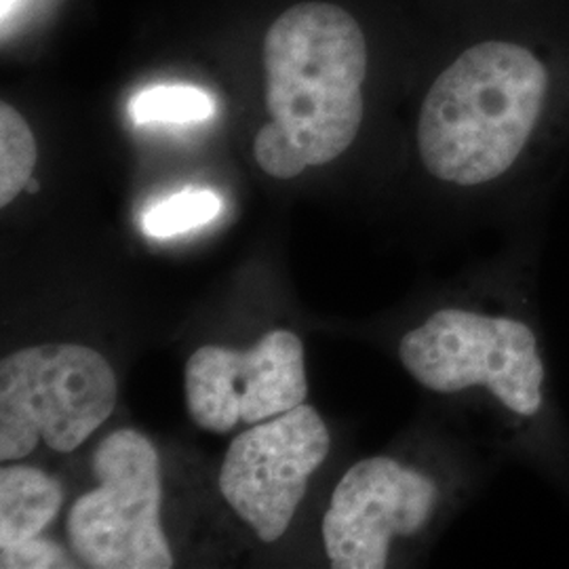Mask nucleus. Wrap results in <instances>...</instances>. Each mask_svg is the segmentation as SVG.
I'll use <instances>...</instances> for the list:
<instances>
[{
    "mask_svg": "<svg viewBox=\"0 0 569 569\" xmlns=\"http://www.w3.org/2000/svg\"><path fill=\"white\" fill-rule=\"evenodd\" d=\"M266 110L253 154L268 176L291 180L336 161L363 122L367 44L361 26L331 2H300L268 28Z\"/></svg>",
    "mask_w": 569,
    "mask_h": 569,
    "instance_id": "1",
    "label": "nucleus"
},
{
    "mask_svg": "<svg viewBox=\"0 0 569 569\" xmlns=\"http://www.w3.org/2000/svg\"><path fill=\"white\" fill-rule=\"evenodd\" d=\"M549 74L531 51L483 42L432 82L418 121V150L430 176L479 186L507 173L533 133Z\"/></svg>",
    "mask_w": 569,
    "mask_h": 569,
    "instance_id": "2",
    "label": "nucleus"
},
{
    "mask_svg": "<svg viewBox=\"0 0 569 569\" xmlns=\"http://www.w3.org/2000/svg\"><path fill=\"white\" fill-rule=\"evenodd\" d=\"M110 363L89 346H28L0 363V460H20L39 443L70 453L117 406Z\"/></svg>",
    "mask_w": 569,
    "mask_h": 569,
    "instance_id": "3",
    "label": "nucleus"
},
{
    "mask_svg": "<svg viewBox=\"0 0 569 569\" xmlns=\"http://www.w3.org/2000/svg\"><path fill=\"white\" fill-rule=\"evenodd\" d=\"M100 488L81 496L68 515V538L84 566L169 569L173 552L161 526V460L138 430L108 435L93 453Z\"/></svg>",
    "mask_w": 569,
    "mask_h": 569,
    "instance_id": "4",
    "label": "nucleus"
},
{
    "mask_svg": "<svg viewBox=\"0 0 569 569\" xmlns=\"http://www.w3.org/2000/svg\"><path fill=\"white\" fill-rule=\"evenodd\" d=\"M399 359L416 382L432 392L472 387L489 392L519 416L542 406L545 366L526 323L460 308L437 310L399 342Z\"/></svg>",
    "mask_w": 569,
    "mask_h": 569,
    "instance_id": "5",
    "label": "nucleus"
},
{
    "mask_svg": "<svg viewBox=\"0 0 569 569\" xmlns=\"http://www.w3.org/2000/svg\"><path fill=\"white\" fill-rule=\"evenodd\" d=\"M327 453L326 422L315 407L302 403L230 443L220 472L222 496L262 542H277Z\"/></svg>",
    "mask_w": 569,
    "mask_h": 569,
    "instance_id": "6",
    "label": "nucleus"
},
{
    "mask_svg": "<svg viewBox=\"0 0 569 569\" xmlns=\"http://www.w3.org/2000/svg\"><path fill=\"white\" fill-rule=\"evenodd\" d=\"M305 346L287 329L268 331L249 350L201 346L186 363V401L197 427L224 435L302 406Z\"/></svg>",
    "mask_w": 569,
    "mask_h": 569,
    "instance_id": "7",
    "label": "nucleus"
},
{
    "mask_svg": "<svg viewBox=\"0 0 569 569\" xmlns=\"http://www.w3.org/2000/svg\"><path fill=\"white\" fill-rule=\"evenodd\" d=\"M437 488L422 472L392 458H369L333 489L323 542L333 569L387 568L395 536H413L435 510Z\"/></svg>",
    "mask_w": 569,
    "mask_h": 569,
    "instance_id": "8",
    "label": "nucleus"
},
{
    "mask_svg": "<svg viewBox=\"0 0 569 569\" xmlns=\"http://www.w3.org/2000/svg\"><path fill=\"white\" fill-rule=\"evenodd\" d=\"M60 481L39 468L4 467L0 470V547H13L39 538L60 512Z\"/></svg>",
    "mask_w": 569,
    "mask_h": 569,
    "instance_id": "9",
    "label": "nucleus"
},
{
    "mask_svg": "<svg viewBox=\"0 0 569 569\" xmlns=\"http://www.w3.org/2000/svg\"><path fill=\"white\" fill-rule=\"evenodd\" d=\"M213 112V96L192 84H154L133 96L129 102V117L138 124L203 122L211 119Z\"/></svg>",
    "mask_w": 569,
    "mask_h": 569,
    "instance_id": "10",
    "label": "nucleus"
},
{
    "mask_svg": "<svg viewBox=\"0 0 569 569\" xmlns=\"http://www.w3.org/2000/svg\"><path fill=\"white\" fill-rule=\"evenodd\" d=\"M39 150L32 129L20 112L2 103L0 106V207L16 201L28 186L37 167Z\"/></svg>",
    "mask_w": 569,
    "mask_h": 569,
    "instance_id": "11",
    "label": "nucleus"
},
{
    "mask_svg": "<svg viewBox=\"0 0 569 569\" xmlns=\"http://www.w3.org/2000/svg\"><path fill=\"white\" fill-rule=\"evenodd\" d=\"M222 211V199L204 188H188L142 216V230L152 239H169L213 222Z\"/></svg>",
    "mask_w": 569,
    "mask_h": 569,
    "instance_id": "12",
    "label": "nucleus"
},
{
    "mask_svg": "<svg viewBox=\"0 0 569 569\" xmlns=\"http://www.w3.org/2000/svg\"><path fill=\"white\" fill-rule=\"evenodd\" d=\"M0 568H74V561L58 545L42 540V538H32V540H26V542L13 545V547H0Z\"/></svg>",
    "mask_w": 569,
    "mask_h": 569,
    "instance_id": "13",
    "label": "nucleus"
},
{
    "mask_svg": "<svg viewBox=\"0 0 569 569\" xmlns=\"http://www.w3.org/2000/svg\"><path fill=\"white\" fill-rule=\"evenodd\" d=\"M20 0H0V16H2V23H7L9 20V16H11V11L16 9V4H18Z\"/></svg>",
    "mask_w": 569,
    "mask_h": 569,
    "instance_id": "14",
    "label": "nucleus"
},
{
    "mask_svg": "<svg viewBox=\"0 0 569 569\" xmlns=\"http://www.w3.org/2000/svg\"><path fill=\"white\" fill-rule=\"evenodd\" d=\"M26 190H28V192H32V194H37V192H39V182H37L34 178H30V182L26 186Z\"/></svg>",
    "mask_w": 569,
    "mask_h": 569,
    "instance_id": "15",
    "label": "nucleus"
}]
</instances>
